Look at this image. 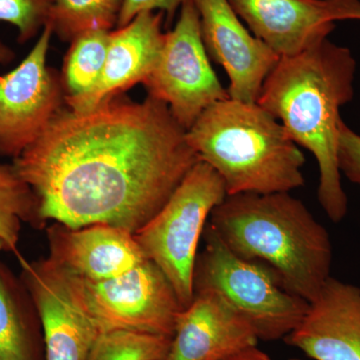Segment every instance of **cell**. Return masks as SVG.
Masks as SVG:
<instances>
[{"label": "cell", "mask_w": 360, "mask_h": 360, "mask_svg": "<svg viewBox=\"0 0 360 360\" xmlns=\"http://www.w3.org/2000/svg\"><path fill=\"white\" fill-rule=\"evenodd\" d=\"M186 134L167 104L113 97L87 112L59 110L13 167L40 219L135 233L200 161Z\"/></svg>", "instance_id": "6da1fadb"}, {"label": "cell", "mask_w": 360, "mask_h": 360, "mask_svg": "<svg viewBox=\"0 0 360 360\" xmlns=\"http://www.w3.org/2000/svg\"><path fill=\"white\" fill-rule=\"evenodd\" d=\"M356 61L347 47L328 39L302 53L281 58L265 79L257 103L281 122L290 139L319 165L317 198L338 224L348 210L338 167L340 108L354 96Z\"/></svg>", "instance_id": "7a4b0ae2"}, {"label": "cell", "mask_w": 360, "mask_h": 360, "mask_svg": "<svg viewBox=\"0 0 360 360\" xmlns=\"http://www.w3.org/2000/svg\"><path fill=\"white\" fill-rule=\"evenodd\" d=\"M210 217L232 252L269 267L286 290L309 303L331 276L328 231L290 193L227 195Z\"/></svg>", "instance_id": "3957f363"}, {"label": "cell", "mask_w": 360, "mask_h": 360, "mask_svg": "<svg viewBox=\"0 0 360 360\" xmlns=\"http://www.w3.org/2000/svg\"><path fill=\"white\" fill-rule=\"evenodd\" d=\"M186 141L221 177L227 195L290 193L305 163L283 125L258 103L227 98L203 111Z\"/></svg>", "instance_id": "277c9868"}, {"label": "cell", "mask_w": 360, "mask_h": 360, "mask_svg": "<svg viewBox=\"0 0 360 360\" xmlns=\"http://www.w3.org/2000/svg\"><path fill=\"white\" fill-rule=\"evenodd\" d=\"M227 196L219 174L196 163L174 193L134 236L144 255L163 272L186 307L194 296V271L205 226Z\"/></svg>", "instance_id": "5b68a950"}, {"label": "cell", "mask_w": 360, "mask_h": 360, "mask_svg": "<svg viewBox=\"0 0 360 360\" xmlns=\"http://www.w3.org/2000/svg\"><path fill=\"white\" fill-rule=\"evenodd\" d=\"M205 240L194 271V291L219 293L245 317L259 340H278L290 335L309 303L286 290L269 267L232 252L210 224Z\"/></svg>", "instance_id": "8992f818"}, {"label": "cell", "mask_w": 360, "mask_h": 360, "mask_svg": "<svg viewBox=\"0 0 360 360\" xmlns=\"http://www.w3.org/2000/svg\"><path fill=\"white\" fill-rule=\"evenodd\" d=\"M51 266L73 303L101 333L131 330L168 336L184 307L172 284L151 260L115 278L91 281Z\"/></svg>", "instance_id": "52a82bcc"}, {"label": "cell", "mask_w": 360, "mask_h": 360, "mask_svg": "<svg viewBox=\"0 0 360 360\" xmlns=\"http://www.w3.org/2000/svg\"><path fill=\"white\" fill-rule=\"evenodd\" d=\"M142 84L149 97L167 104L184 130L191 129L206 108L229 98L208 59L193 0L180 7L179 20L165 33L158 63Z\"/></svg>", "instance_id": "ba28073f"}, {"label": "cell", "mask_w": 360, "mask_h": 360, "mask_svg": "<svg viewBox=\"0 0 360 360\" xmlns=\"http://www.w3.org/2000/svg\"><path fill=\"white\" fill-rule=\"evenodd\" d=\"M53 30L47 23L32 51L11 72L0 77V153L18 158L60 110L58 75L47 66Z\"/></svg>", "instance_id": "9c48e42d"}, {"label": "cell", "mask_w": 360, "mask_h": 360, "mask_svg": "<svg viewBox=\"0 0 360 360\" xmlns=\"http://www.w3.org/2000/svg\"><path fill=\"white\" fill-rule=\"evenodd\" d=\"M206 52L226 71L229 98L257 103L278 56L243 25L229 0H193Z\"/></svg>", "instance_id": "30bf717a"}, {"label": "cell", "mask_w": 360, "mask_h": 360, "mask_svg": "<svg viewBox=\"0 0 360 360\" xmlns=\"http://www.w3.org/2000/svg\"><path fill=\"white\" fill-rule=\"evenodd\" d=\"M251 33L279 58L296 56L328 39L347 20L348 0H229Z\"/></svg>", "instance_id": "8fae6325"}, {"label": "cell", "mask_w": 360, "mask_h": 360, "mask_svg": "<svg viewBox=\"0 0 360 360\" xmlns=\"http://www.w3.org/2000/svg\"><path fill=\"white\" fill-rule=\"evenodd\" d=\"M252 326L215 291H194L179 312L165 360H224L257 347Z\"/></svg>", "instance_id": "7c38bea8"}, {"label": "cell", "mask_w": 360, "mask_h": 360, "mask_svg": "<svg viewBox=\"0 0 360 360\" xmlns=\"http://www.w3.org/2000/svg\"><path fill=\"white\" fill-rule=\"evenodd\" d=\"M165 13L146 11L122 27L111 30L110 45L101 77L96 86L84 96H65L70 110L82 113L134 84H143L153 70L165 44Z\"/></svg>", "instance_id": "4fadbf2b"}, {"label": "cell", "mask_w": 360, "mask_h": 360, "mask_svg": "<svg viewBox=\"0 0 360 360\" xmlns=\"http://www.w3.org/2000/svg\"><path fill=\"white\" fill-rule=\"evenodd\" d=\"M286 343L314 360H360V288L330 276Z\"/></svg>", "instance_id": "5bb4252c"}, {"label": "cell", "mask_w": 360, "mask_h": 360, "mask_svg": "<svg viewBox=\"0 0 360 360\" xmlns=\"http://www.w3.org/2000/svg\"><path fill=\"white\" fill-rule=\"evenodd\" d=\"M49 262L66 272L91 281L127 274L148 262L134 233L110 224L70 229L56 224L49 231Z\"/></svg>", "instance_id": "9a60e30c"}, {"label": "cell", "mask_w": 360, "mask_h": 360, "mask_svg": "<svg viewBox=\"0 0 360 360\" xmlns=\"http://www.w3.org/2000/svg\"><path fill=\"white\" fill-rule=\"evenodd\" d=\"M20 262L44 328L46 360H87L101 329L73 303L46 262Z\"/></svg>", "instance_id": "2e32d148"}, {"label": "cell", "mask_w": 360, "mask_h": 360, "mask_svg": "<svg viewBox=\"0 0 360 360\" xmlns=\"http://www.w3.org/2000/svg\"><path fill=\"white\" fill-rule=\"evenodd\" d=\"M123 0H52L49 25L63 40L117 25Z\"/></svg>", "instance_id": "e0dca14e"}, {"label": "cell", "mask_w": 360, "mask_h": 360, "mask_svg": "<svg viewBox=\"0 0 360 360\" xmlns=\"http://www.w3.org/2000/svg\"><path fill=\"white\" fill-rule=\"evenodd\" d=\"M110 32L89 30L71 40L63 78L68 96H84L98 82L105 63Z\"/></svg>", "instance_id": "ac0fdd59"}, {"label": "cell", "mask_w": 360, "mask_h": 360, "mask_svg": "<svg viewBox=\"0 0 360 360\" xmlns=\"http://www.w3.org/2000/svg\"><path fill=\"white\" fill-rule=\"evenodd\" d=\"M35 212V198L13 167L0 165V241L18 253L21 221Z\"/></svg>", "instance_id": "d6986e66"}, {"label": "cell", "mask_w": 360, "mask_h": 360, "mask_svg": "<svg viewBox=\"0 0 360 360\" xmlns=\"http://www.w3.org/2000/svg\"><path fill=\"white\" fill-rule=\"evenodd\" d=\"M170 338L139 331H106L97 338L87 360H165Z\"/></svg>", "instance_id": "ffe728a7"}, {"label": "cell", "mask_w": 360, "mask_h": 360, "mask_svg": "<svg viewBox=\"0 0 360 360\" xmlns=\"http://www.w3.org/2000/svg\"><path fill=\"white\" fill-rule=\"evenodd\" d=\"M0 360H30L22 316L11 284L0 270Z\"/></svg>", "instance_id": "44dd1931"}, {"label": "cell", "mask_w": 360, "mask_h": 360, "mask_svg": "<svg viewBox=\"0 0 360 360\" xmlns=\"http://www.w3.org/2000/svg\"><path fill=\"white\" fill-rule=\"evenodd\" d=\"M52 0H0V21L18 28V40L33 39L49 22Z\"/></svg>", "instance_id": "7402d4cb"}, {"label": "cell", "mask_w": 360, "mask_h": 360, "mask_svg": "<svg viewBox=\"0 0 360 360\" xmlns=\"http://www.w3.org/2000/svg\"><path fill=\"white\" fill-rule=\"evenodd\" d=\"M338 167L340 174L360 186V134L341 122L338 136Z\"/></svg>", "instance_id": "603a6c76"}, {"label": "cell", "mask_w": 360, "mask_h": 360, "mask_svg": "<svg viewBox=\"0 0 360 360\" xmlns=\"http://www.w3.org/2000/svg\"><path fill=\"white\" fill-rule=\"evenodd\" d=\"M186 0H123L122 11L118 18L117 27L130 22L137 14L146 11H161L170 18Z\"/></svg>", "instance_id": "cb8c5ba5"}, {"label": "cell", "mask_w": 360, "mask_h": 360, "mask_svg": "<svg viewBox=\"0 0 360 360\" xmlns=\"http://www.w3.org/2000/svg\"><path fill=\"white\" fill-rule=\"evenodd\" d=\"M224 360H272L269 355L257 347H251L241 350Z\"/></svg>", "instance_id": "d4e9b609"}, {"label": "cell", "mask_w": 360, "mask_h": 360, "mask_svg": "<svg viewBox=\"0 0 360 360\" xmlns=\"http://www.w3.org/2000/svg\"><path fill=\"white\" fill-rule=\"evenodd\" d=\"M13 58V53L8 47L0 42V63H8Z\"/></svg>", "instance_id": "484cf974"}, {"label": "cell", "mask_w": 360, "mask_h": 360, "mask_svg": "<svg viewBox=\"0 0 360 360\" xmlns=\"http://www.w3.org/2000/svg\"><path fill=\"white\" fill-rule=\"evenodd\" d=\"M352 20H360V1H357L356 6L354 7V15H352Z\"/></svg>", "instance_id": "4316f807"}, {"label": "cell", "mask_w": 360, "mask_h": 360, "mask_svg": "<svg viewBox=\"0 0 360 360\" xmlns=\"http://www.w3.org/2000/svg\"><path fill=\"white\" fill-rule=\"evenodd\" d=\"M6 250V248H4V243H2L1 241H0V250Z\"/></svg>", "instance_id": "83f0119b"}, {"label": "cell", "mask_w": 360, "mask_h": 360, "mask_svg": "<svg viewBox=\"0 0 360 360\" xmlns=\"http://www.w3.org/2000/svg\"><path fill=\"white\" fill-rule=\"evenodd\" d=\"M290 360H303V359H291Z\"/></svg>", "instance_id": "f1b7e54d"}]
</instances>
